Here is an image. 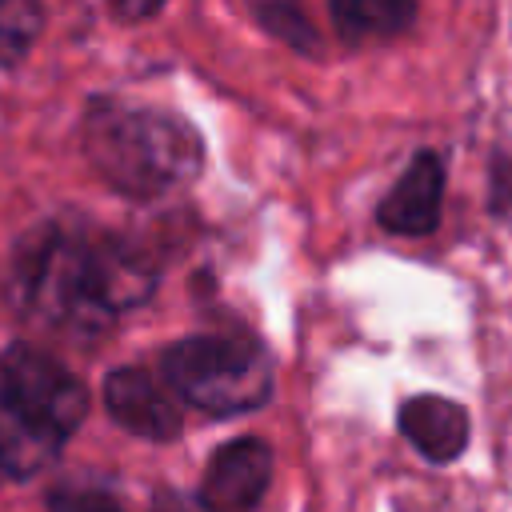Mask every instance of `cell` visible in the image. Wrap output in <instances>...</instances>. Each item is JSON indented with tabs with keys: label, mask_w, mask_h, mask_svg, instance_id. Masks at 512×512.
I'll return each mask as SVG.
<instances>
[{
	"label": "cell",
	"mask_w": 512,
	"mask_h": 512,
	"mask_svg": "<svg viewBox=\"0 0 512 512\" xmlns=\"http://www.w3.org/2000/svg\"><path fill=\"white\" fill-rule=\"evenodd\" d=\"M8 300L20 316L36 320L52 336L92 340L112 316L96 304L88 272V228L40 224L32 228L8 264Z\"/></svg>",
	"instance_id": "2"
},
{
	"label": "cell",
	"mask_w": 512,
	"mask_h": 512,
	"mask_svg": "<svg viewBox=\"0 0 512 512\" xmlns=\"http://www.w3.org/2000/svg\"><path fill=\"white\" fill-rule=\"evenodd\" d=\"M156 12H160V4H112V16L116 20H148Z\"/></svg>",
	"instance_id": "17"
},
{
	"label": "cell",
	"mask_w": 512,
	"mask_h": 512,
	"mask_svg": "<svg viewBox=\"0 0 512 512\" xmlns=\"http://www.w3.org/2000/svg\"><path fill=\"white\" fill-rule=\"evenodd\" d=\"M328 12L336 32L348 44L400 36L416 20V4H404V0H332Z\"/></svg>",
	"instance_id": "11"
},
{
	"label": "cell",
	"mask_w": 512,
	"mask_h": 512,
	"mask_svg": "<svg viewBox=\"0 0 512 512\" xmlns=\"http://www.w3.org/2000/svg\"><path fill=\"white\" fill-rule=\"evenodd\" d=\"M272 480V448L256 436L232 440L216 448L208 460L204 484H200V504L208 512H252Z\"/></svg>",
	"instance_id": "5"
},
{
	"label": "cell",
	"mask_w": 512,
	"mask_h": 512,
	"mask_svg": "<svg viewBox=\"0 0 512 512\" xmlns=\"http://www.w3.org/2000/svg\"><path fill=\"white\" fill-rule=\"evenodd\" d=\"M256 20L264 24V32H272V36L284 40L288 48L308 52V56L320 52V36H316V28L304 20L300 8H292V4H256Z\"/></svg>",
	"instance_id": "14"
},
{
	"label": "cell",
	"mask_w": 512,
	"mask_h": 512,
	"mask_svg": "<svg viewBox=\"0 0 512 512\" xmlns=\"http://www.w3.org/2000/svg\"><path fill=\"white\" fill-rule=\"evenodd\" d=\"M0 392L44 432L64 440L88 416V388L48 352L32 344H8L0 356Z\"/></svg>",
	"instance_id": "4"
},
{
	"label": "cell",
	"mask_w": 512,
	"mask_h": 512,
	"mask_svg": "<svg viewBox=\"0 0 512 512\" xmlns=\"http://www.w3.org/2000/svg\"><path fill=\"white\" fill-rule=\"evenodd\" d=\"M0 476H4V468H0Z\"/></svg>",
	"instance_id": "18"
},
{
	"label": "cell",
	"mask_w": 512,
	"mask_h": 512,
	"mask_svg": "<svg viewBox=\"0 0 512 512\" xmlns=\"http://www.w3.org/2000/svg\"><path fill=\"white\" fill-rule=\"evenodd\" d=\"M44 12L28 0H0V68L16 64L40 32Z\"/></svg>",
	"instance_id": "12"
},
{
	"label": "cell",
	"mask_w": 512,
	"mask_h": 512,
	"mask_svg": "<svg viewBox=\"0 0 512 512\" xmlns=\"http://www.w3.org/2000/svg\"><path fill=\"white\" fill-rule=\"evenodd\" d=\"M400 432L404 440L428 456L432 464H448L468 444V412L448 396H412L400 404Z\"/></svg>",
	"instance_id": "9"
},
{
	"label": "cell",
	"mask_w": 512,
	"mask_h": 512,
	"mask_svg": "<svg viewBox=\"0 0 512 512\" xmlns=\"http://www.w3.org/2000/svg\"><path fill=\"white\" fill-rule=\"evenodd\" d=\"M64 440H56L52 432H44L36 420H28L4 392H0V468L4 476L28 480L36 472H44Z\"/></svg>",
	"instance_id": "10"
},
{
	"label": "cell",
	"mask_w": 512,
	"mask_h": 512,
	"mask_svg": "<svg viewBox=\"0 0 512 512\" xmlns=\"http://www.w3.org/2000/svg\"><path fill=\"white\" fill-rule=\"evenodd\" d=\"M84 156L116 192L152 200L200 172V136L172 112L100 96L84 116Z\"/></svg>",
	"instance_id": "1"
},
{
	"label": "cell",
	"mask_w": 512,
	"mask_h": 512,
	"mask_svg": "<svg viewBox=\"0 0 512 512\" xmlns=\"http://www.w3.org/2000/svg\"><path fill=\"white\" fill-rule=\"evenodd\" d=\"M104 408L132 436H144V440H156V444L180 436V408L172 404L164 384H156L144 368H116V372H108V380H104Z\"/></svg>",
	"instance_id": "8"
},
{
	"label": "cell",
	"mask_w": 512,
	"mask_h": 512,
	"mask_svg": "<svg viewBox=\"0 0 512 512\" xmlns=\"http://www.w3.org/2000/svg\"><path fill=\"white\" fill-rule=\"evenodd\" d=\"M88 272H92L96 304L108 316L144 304L156 288V264L136 244L112 232H88Z\"/></svg>",
	"instance_id": "6"
},
{
	"label": "cell",
	"mask_w": 512,
	"mask_h": 512,
	"mask_svg": "<svg viewBox=\"0 0 512 512\" xmlns=\"http://www.w3.org/2000/svg\"><path fill=\"white\" fill-rule=\"evenodd\" d=\"M136 512H208V508L200 504V496L188 500V496H176V492H156L152 504L148 508H136Z\"/></svg>",
	"instance_id": "16"
},
{
	"label": "cell",
	"mask_w": 512,
	"mask_h": 512,
	"mask_svg": "<svg viewBox=\"0 0 512 512\" xmlns=\"http://www.w3.org/2000/svg\"><path fill=\"white\" fill-rule=\"evenodd\" d=\"M444 204V160L440 152H416L392 192L376 204V224L396 236H428L440 224Z\"/></svg>",
	"instance_id": "7"
},
{
	"label": "cell",
	"mask_w": 512,
	"mask_h": 512,
	"mask_svg": "<svg viewBox=\"0 0 512 512\" xmlns=\"http://www.w3.org/2000/svg\"><path fill=\"white\" fill-rule=\"evenodd\" d=\"M48 508L52 512H136L120 492H112L108 484H96V480H68L60 488H52Z\"/></svg>",
	"instance_id": "13"
},
{
	"label": "cell",
	"mask_w": 512,
	"mask_h": 512,
	"mask_svg": "<svg viewBox=\"0 0 512 512\" xmlns=\"http://www.w3.org/2000/svg\"><path fill=\"white\" fill-rule=\"evenodd\" d=\"M164 384L212 416L252 412L272 396V360L252 336H188L160 360Z\"/></svg>",
	"instance_id": "3"
},
{
	"label": "cell",
	"mask_w": 512,
	"mask_h": 512,
	"mask_svg": "<svg viewBox=\"0 0 512 512\" xmlns=\"http://www.w3.org/2000/svg\"><path fill=\"white\" fill-rule=\"evenodd\" d=\"M492 208L512 216V164L508 160L492 168Z\"/></svg>",
	"instance_id": "15"
}]
</instances>
